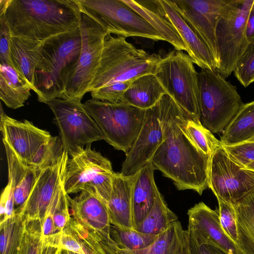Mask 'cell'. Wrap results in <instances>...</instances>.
Listing matches in <instances>:
<instances>
[{
  "label": "cell",
  "instance_id": "1",
  "mask_svg": "<svg viewBox=\"0 0 254 254\" xmlns=\"http://www.w3.org/2000/svg\"><path fill=\"white\" fill-rule=\"evenodd\" d=\"M158 103L163 138L151 162L178 190H191L201 195L208 188L211 156L189 138L185 127L189 114L167 94Z\"/></svg>",
  "mask_w": 254,
  "mask_h": 254
},
{
  "label": "cell",
  "instance_id": "2",
  "mask_svg": "<svg viewBox=\"0 0 254 254\" xmlns=\"http://www.w3.org/2000/svg\"><path fill=\"white\" fill-rule=\"evenodd\" d=\"M81 12L76 0H0L11 35L44 42L80 26Z\"/></svg>",
  "mask_w": 254,
  "mask_h": 254
},
{
  "label": "cell",
  "instance_id": "3",
  "mask_svg": "<svg viewBox=\"0 0 254 254\" xmlns=\"http://www.w3.org/2000/svg\"><path fill=\"white\" fill-rule=\"evenodd\" d=\"M82 48L80 26L52 37L42 43L34 76V91L44 103L63 99L68 81Z\"/></svg>",
  "mask_w": 254,
  "mask_h": 254
},
{
  "label": "cell",
  "instance_id": "4",
  "mask_svg": "<svg viewBox=\"0 0 254 254\" xmlns=\"http://www.w3.org/2000/svg\"><path fill=\"white\" fill-rule=\"evenodd\" d=\"M161 58L137 49L125 37L107 35L100 65L88 92L113 83L133 80L144 74H155Z\"/></svg>",
  "mask_w": 254,
  "mask_h": 254
},
{
  "label": "cell",
  "instance_id": "5",
  "mask_svg": "<svg viewBox=\"0 0 254 254\" xmlns=\"http://www.w3.org/2000/svg\"><path fill=\"white\" fill-rule=\"evenodd\" d=\"M0 128L2 141L27 165L43 169L55 162L64 150L61 139L25 120L7 116L0 106Z\"/></svg>",
  "mask_w": 254,
  "mask_h": 254
},
{
  "label": "cell",
  "instance_id": "6",
  "mask_svg": "<svg viewBox=\"0 0 254 254\" xmlns=\"http://www.w3.org/2000/svg\"><path fill=\"white\" fill-rule=\"evenodd\" d=\"M198 78L200 122L211 132H222L244 104L237 87L206 68H201Z\"/></svg>",
  "mask_w": 254,
  "mask_h": 254
},
{
  "label": "cell",
  "instance_id": "7",
  "mask_svg": "<svg viewBox=\"0 0 254 254\" xmlns=\"http://www.w3.org/2000/svg\"><path fill=\"white\" fill-rule=\"evenodd\" d=\"M83 106L100 128L104 140L115 149L127 153L140 131L146 110L125 102L113 103L93 98Z\"/></svg>",
  "mask_w": 254,
  "mask_h": 254
},
{
  "label": "cell",
  "instance_id": "8",
  "mask_svg": "<svg viewBox=\"0 0 254 254\" xmlns=\"http://www.w3.org/2000/svg\"><path fill=\"white\" fill-rule=\"evenodd\" d=\"M193 64L188 55L175 49L161 58L155 75L167 94L200 122L198 72Z\"/></svg>",
  "mask_w": 254,
  "mask_h": 254
},
{
  "label": "cell",
  "instance_id": "9",
  "mask_svg": "<svg viewBox=\"0 0 254 254\" xmlns=\"http://www.w3.org/2000/svg\"><path fill=\"white\" fill-rule=\"evenodd\" d=\"M254 0H231L221 15L215 29L219 66L216 70L224 78L229 77L248 42L246 27Z\"/></svg>",
  "mask_w": 254,
  "mask_h": 254
},
{
  "label": "cell",
  "instance_id": "10",
  "mask_svg": "<svg viewBox=\"0 0 254 254\" xmlns=\"http://www.w3.org/2000/svg\"><path fill=\"white\" fill-rule=\"evenodd\" d=\"M76 0L81 13L99 23L107 35L165 41L148 22L123 0Z\"/></svg>",
  "mask_w": 254,
  "mask_h": 254
},
{
  "label": "cell",
  "instance_id": "11",
  "mask_svg": "<svg viewBox=\"0 0 254 254\" xmlns=\"http://www.w3.org/2000/svg\"><path fill=\"white\" fill-rule=\"evenodd\" d=\"M114 174L110 161L88 145L68 159L64 189L68 194L93 190L106 203L111 195Z\"/></svg>",
  "mask_w": 254,
  "mask_h": 254
},
{
  "label": "cell",
  "instance_id": "12",
  "mask_svg": "<svg viewBox=\"0 0 254 254\" xmlns=\"http://www.w3.org/2000/svg\"><path fill=\"white\" fill-rule=\"evenodd\" d=\"M55 116L63 148L71 157L104 137L97 123L76 99H56L46 103Z\"/></svg>",
  "mask_w": 254,
  "mask_h": 254
},
{
  "label": "cell",
  "instance_id": "13",
  "mask_svg": "<svg viewBox=\"0 0 254 254\" xmlns=\"http://www.w3.org/2000/svg\"><path fill=\"white\" fill-rule=\"evenodd\" d=\"M82 48L75 69L66 84L62 99L81 101L88 92L100 65L106 32L96 21L81 14Z\"/></svg>",
  "mask_w": 254,
  "mask_h": 254
},
{
  "label": "cell",
  "instance_id": "14",
  "mask_svg": "<svg viewBox=\"0 0 254 254\" xmlns=\"http://www.w3.org/2000/svg\"><path fill=\"white\" fill-rule=\"evenodd\" d=\"M208 188L217 198L237 205L254 193V171L233 161L222 146L211 156Z\"/></svg>",
  "mask_w": 254,
  "mask_h": 254
},
{
  "label": "cell",
  "instance_id": "15",
  "mask_svg": "<svg viewBox=\"0 0 254 254\" xmlns=\"http://www.w3.org/2000/svg\"><path fill=\"white\" fill-rule=\"evenodd\" d=\"M68 155L64 151L53 164L43 168L25 202L15 213L24 220L42 221L64 182Z\"/></svg>",
  "mask_w": 254,
  "mask_h": 254
},
{
  "label": "cell",
  "instance_id": "16",
  "mask_svg": "<svg viewBox=\"0 0 254 254\" xmlns=\"http://www.w3.org/2000/svg\"><path fill=\"white\" fill-rule=\"evenodd\" d=\"M158 102L145 110L140 131L129 150L126 153L121 174L124 177L135 175L151 160L163 141Z\"/></svg>",
  "mask_w": 254,
  "mask_h": 254
},
{
  "label": "cell",
  "instance_id": "17",
  "mask_svg": "<svg viewBox=\"0 0 254 254\" xmlns=\"http://www.w3.org/2000/svg\"><path fill=\"white\" fill-rule=\"evenodd\" d=\"M172 1L190 26L209 48L218 63L215 29L221 15L231 0Z\"/></svg>",
  "mask_w": 254,
  "mask_h": 254
},
{
  "label": "cell",
  "instance_id": "18",
  "mask_svg": "<svg viewBox=\"0 0 254 254\" xmlns=\"http://www.w3.org/2000/svg\"><path fill=\"white\" fill-rule=\"evenodd\" d=\"M187 214L188 228L197 240L215 244L229 254H242L236 244L225 233L217 210H213L200 202L189 209Z\"/></svg>",
  "mask_w": 254,
  "mask_h": 254
},
{
  "label": "cell",
  "instance_id": "19",
  "mask_svg": "<svg viewBox=\"0 0 254 254\" xmlns=\"http://www.w3.org/2000/svg\"><path fill=\"white\" fill-rule=\"evenodd\" d=\"M165 15L175 27L185 43L188 55L201 68L216 71L218 63L201 37L191 28L176 8L172 0H159Z\"/></svg>",
  "mask_w": 254,
  "mask_h": 254
},
{
  "label": "cell",
  "instance_id": "20",
  "mask_svg": "<svg viewBox=\"0 0 254 254\" xmlns=\"http://www.w3.org/2000/svg\"><path fill=\"white\" fill-rule=\"evenodd\" d=\"M71 216L86 228L94 232H110V218L105 201L93 190H83L69 196Z\"/></svg>",
  "mask_w": 254,
  "mask_h": 254
},
{
  "label": "cell",
  "instance_id": "21",
  "mask_svg": "<svg viewBox=\"0 0 254 254\" xmlns=\"http://www.w3.org/2000/svg\"><path fill=\"white\" fill-rule=\"evenodd\" d=\"M135 176L124 177L115 173L110 198L106 202L111 225L124 229H133L131 191Z\"/></svg>",
  "mask_w": 254,
  "mask_h": 254
},
{
  "label": "cell",
  "instance_id": "22",
  "mask_svg": "<svg viewBox=\"0 0 254 254\" xmlns=\"http://www.w3.org/2000/svg\"><path fill=\"white\" fill-rule=\"evenodd\" d=\"M183 227L178 220L149 247L137 250L118 248L110 236L109 233L92 231L105 254H174L177 248Z\"/></svg>",
  "mask_w": 254,
  "mask_h": 254
},
{
  "label": "cell",
  "instance_id": "23",
  "mask_svg": "<svg viewBox=\"0 0 254 254\" xmlns=\"http://www.w3.org/2000/svg\"><path fill=\"white\" fill-rule=\"evenodd\" d=\"M3 141L7 159L8 181L13 190L15 208L25 202L42 169L23 163L6 142Z\"/></svg>",
  "mask_w": 254,
  "mask_h": 254
},
{
  "label": "cell",
  "instance_id": "24",
  "mask_svg": "<svg viewBox=\"0 0 254 254\" xmlns=\"http://www.w3.org/2000/svg\"><path fill=\"white\" fill-rule=\"evenodd\" d=\"M151 162L135 176L131 191L132 220L133 229L143 221L152 208L155 198L154 172Z\"/></svg>",
  "mask_w": 254,
  "mask_h": 254
},
{
  "label": "cell",
  "instance_id": "25",
  "mask_svg": "<svg viewBox=\"0 0 254 254\" xmlns=\"http://www.w3.org/2000/svg\"><path fill=\"white\" fill-rule=\"evenodd\" d=\"M123 1L148 22L175 50L188 52L178 31L165 16L159 0Z\"/></svg>",
  "mask_w": 254,
  "mask_h": 254
},
{
  "label": "cell",
  "instance_id": "26",
  "mask_svg": "<svg viewBox=\"0 0 254 254\" xmlns=\"http://www.w3.org/2000/svg\"><path fill=\"white\" fill-rule=\"evenodd\" d=\"M43 42L13 36L10 39L11 57L14 68L27 81L33 91L35 71Z\"/></svg>",
  "mask_w": 254,
  "mask_h": 254
},
{
  "label": "cell",
  "instance_id": "27",
  "mask_svg": "<svg viewBox=\"0 0 254 254\" xmlns=\"http://www.w3.org/2000/svg\"><path fill=\"white\" fill-rule=\"evenodd\" d=\"M167 94L155 74H147L133 79L124 95L130 105L147 110L154 106Z\"/></svg>",
  "mask_w": 254,
  "mask_h": 254
},
{
  "label": "cell",
  "instance_id": "28",
  "mask_svg": "<svg viewBox=\"0 0 254 254\" xmlns=\"http://www.w3.org/2000/svg\"><path fill=\"white\" fill-rule=\"evenodd\" d=\"M32 88L13 67L0 64V99L8 108H19L31 96Z\"/></svg>",
  "mask_w": 254,
  "mask_h": 254
},
{
  "label": "cell",
  "instance_id": "29",
  "mask_svg": "<svg viewBox=\"0 0 254 254\" xmlns=\"http://www.w3.org/2000/svg\"><path fill=\"white\" fill-rule=\"evenodd\" d=\"M60 248L78 254H105L93 232L71 216L63 231Z\"/></svg>",
  "mask_w": 254,
  "mask_h": 254
},
{
  "label": "cell",
  "instance_id": "30",
  "mask_svg": "<svg viewBox=\"0 0 254 254\" xmlns=\"http://www.w3.org/2000/svg\"><path fill=\"white\" fill-rule=\"evenodd\" d=\"M254 136V101L243 104L240 110L222 132L223 145L238 144Z\"/></svg>",
  "mask_w": 254,
  "mask_h": 254
},
{
  "label": "cell",
  "instance_id": "31",
  "mask_svg": "<svg viewBox=\"0 0 254 254\" xmlns=\"http://www.w3.org/2000/svg\"><path fill=\"white\" fill-rule=\"evenodd\" d=\"M234 207L238 234L236 245L242 254H254V193Z\"/></svg>",
  "mask_w": 254,
  "mask_h": 254
},
{
  "label": "cell",
  "instance_id": "32",
  "mask_svg": "<svg viewBox=\"0 0 254 254\" xmlns=\"http://www.w3.org/2000/svg\"><path fill=\"white\" fill-rule=\"evenodd\" d=\"M177 221L178 217L167 206L156 186L154 204L150 212L135 230L158 236L164 232Z\"/></svg>",
  "mask_w": 254,
  "mask_h": 254
},
{
  "label": "cell",
  "instance_id": "33",
  "mask_svg": "<svg viewBox=\"0 0 254 254\" xmlns=\"http://www.w3.org/2000/svg\"><path fill=\"white\" fill-rule=\"evenodd\" d=\"M24 228V220L19 213L0 223V254H18Z\"/></svg>",
  "mask_w": 254,
  "mask_h": 254
},
{
  "label": "cell",
  "instance_id": "34",
  "mask_svg": "<svg viewBox=\"0 0 254 254\" xmlns=\"http://www.w3.org/2000/svg\"><path fill=\"white\" fill-rule=\"evenodd\" d=\"M110 236L119 248L129 250L144 249L153 244L159 235H149L134 229H124L111 225Z\"/></svg>",
  "mask_w": 254,
  "mask_h": 254
},
{
  "label": "cell",
  "instance_id": "35",
  "mask_svg": "<svg viewBox=\"0 0 254 254\" xmlns=\"http://www.w3.org/2000/svg\"><path fill=\"white\" fill-rule=\"evenodd\" d=\"M185 127L187 133L194 145L204 154L211 156L214 151L222 146L213 133L197 121L188 115Z\"/></svg>",
  "mask_w": 254,
  "mask_h": 254
},
{
  "label": "cell",
  "instance_id": "36",
  "mask_svg": "<svg viewBox=\"0 0 254 254\" xmlns=\"http://www.w3.org/2000/svg\"><path fill=\"white\" fill-rule=\"evenodd\" d=\"M42 245L41 221L24 220L18 254H41Z\"/></svg>",
  "mask_w": 254,
  "mask_h": 254
},
{
  "label": "cell",
  "instance_id": "37",
  "mask_svg": "<svg viewBox=\"0 0 254 254\" xmlns=\"http://www.w3.org/2000/svg\"><path fill=\"white\" fill-rule=\"evenodd\" d=\"M68 198L63 183L48 210L53 217L56 228L62 232L71 218Z\"/></svg>",
  "mask_w": 254,
  "mask_h": 254
},
{
  "label": "cell",
  "instance_id": "38",
  "mask_svg": "<svg viewBox=\"0 0 254 254\" xmlns=\"http://www.w3.org/2000/svg\"><path fill=\"white\" fill-rule=\"evenodd\" d=\"M233 72L238 80L245 87L254 82V40L248 43Z\"/></svg>",
  "mask_w": 254,
  "mask_h": 254
},
{
  "label": "cell",
  "instance_id": "39",
  "mask_svg": "<svg viewBox=\"0 0 254 254\" xmlns=\"http://www.w3.org/2000/svg\"><path fill=\"white\" fill-rule=\"evenodd\" d=\"M218 212L221 225L226 235L236 244L238 239L236 212L234 206L220 198H217Z\"/></svg>",
  "mask_w": 254,
  "mask_h": 254
},
{
  "label": "cell",
  "instance_id": "40",
  "mask_svg": "<svg viewBox=\"0 0 254 254\" xmlns=\"http://www.w3.org/2000/svg\"><path fill=\"white\" fill-rule=\"evenodd\" d=\"M132 80L113 83L91 92L94 99L113 103L125 102L124 95Z\"/></svg>",
  "mask_w": 254,
  "mask_h": 254
},
{
  "label": "cell",
  "instance_id": "41",
  "mask_svg": "<svg viewBox=\"0 0 254 254\" xmlns=\"http://www.w3.org/2000/svg\"><path fill=\"white\" fill-rule=\"evenodd\" d=\"M222 146L229 157L240 166L245 168L247 165L254 162V140Z\"/></svg>",
  "mask_w": 254,
  "mask_h": 254
},
{
  "label": "cell",
  "instance_id": "42",
  "mask_svg": "<svg viewBox=\"0 0 254 254\" xmlns=\"http://www.w3.org/2000/svg\"><path fill=\"white\" fill-rule=\"evenodd\" d=\"M187 231L190 254H229L215 244L197 240L190 228Z\"/></svg>",
  "mask_w": 254,
  "mask_h": 254
},
{
  "label": "cell",
  "instance_id": "43",
  "mask_svg": "<svg viewBox=\"0 0 254 254\" xmlns=\"http://www.w3.org/2000/svg\"><path fill=\"white\" fill-rule=\"evenodd\" d=\"M0 64H6L14 68L10 50V31L3 17H0Z\"/></svg>",
  "mask_w": 254,
  "mask_h": 254
},
{
  "label": "cell",
  "instance_id": "44",
  "mask_svg": "<svg viewBox=\"0 0 254 254\" xmlns=\"http://www.w3.org/2000/svg\"><path fill=\"white\" fill-rule=\"evenodd\" d=\"M0 223L13 217L15 215V204L13 190L8 183L1 194Z\"/></svg>",
  "mask_w": 254,
  "mask_h": 254
},
{
  "label": "cell",
  "instance_id": "45",
  "mask_svg": "<svg viewBox=\"0 0 254 254\" xmlns=\"http://www.w3.org/2000/svg\"><path fill=\"white\" fill-rule=\"evenodd\" d=\"M174 254H190L187 230L182 229L179 242Z\"/></svg>",
  "mask_w": 254,
  "mask_h": 254
},
{
  "label": "cell",
  "instance_id": "46",
  "mask_svg": "<svg viewBox=\"0 0 254 254\" xmlns=\"http://www.w3.org/2000/svg\"><path fill=\"white\" fill-rule=\"evenodd\" d=\"M246 34L248 43L254 40V5L252 7L248 16L246 27Z\"/></svg>",
  "mask_w": 254,
  "mask_h": 254
},
{
  "label": "cell",
  "instance_id": "47",
  "mask_svg": "<svg viewBox=\"0 0 254 254\" xmlns=\"http://www.w3.org/2000/svg\"><path fill=\"white\" fill-rule=\"evenodd\" d=\"M61 251L60 248L45 244L43 242L41 254H61Z\"/></svg>",
  "mask_w": 254,
  "mask_h": 254
},
{
  "label": "cell",
  "instance_id": "48",
  "mask_svg": "<svg viewBox=\"0 0 254 254\" xmlns=\"http://www.w3.org/2000/svg\"><path fill=\"white\" fill-rule=\"evenodd\" d=\"M246 168L254 171V162H253L245 167Z\"/></svg>",
  "mask_w": 254,
  "mask_h": 254
},
{
  "label": "cell",
  "instance_id": "49",
  "mask_svg": "<svg viewBox=\"0 0 254 254\" xmlns=\"http://www.w3.org/2000/svg\"><path fill=\"white\" fill-rule=\"evenodd\" d=\"M61 252L63 254H78L77 253H73L70 251H66L65 250L61 249Z\"/></svg>",
  "mask_w": 254,
  "mask_h": 254
},
{
  "label": "cell",
  "instance_id": "50",
  "mask_svg": "<svg viewBox=\"0 0 254 254\" xmlns=\"http://www.w3.org/2000/svg\"><path fill=\"white\" fill-rule=\"evenodd\" d=\"M249 140H254V136L252 138H251V139H250Z\"/></svg>",
  "mask_w": 254,
  "mask_h": 254
},
{
  "label": "cell",
  "instance_id": "51",
  "mask_svg": "<svg viewBox=\"0 0 254 254\" xmlns=\"http://www.w3.org/2000/svg\"><path fill=\"white\" fill-rule=\"evenodd\" d=\"M61 254H63L62 253V252H61Z\"/></svg>",
  "mask_w": 254,
  "mask_h": 254
},
{
  "label": "cell",
  "instance_id": "52",
  "mask_svg": "<svg viewBox=\"0 0 254 254\" xmlns=\"http://www.w3.org/2000/svg\"></svg>",
  "mask_w": 254,
  "mask_h": 254
}]
</instances>
